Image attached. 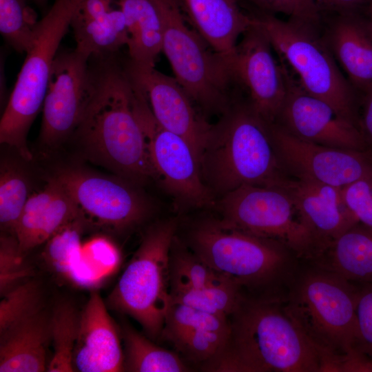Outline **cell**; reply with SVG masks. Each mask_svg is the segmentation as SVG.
I'll return each mask as SVG.
<instances>
[{
  "label": "cell",
  "instance_id": "44dd1931",
  "mask_svg": "<svg viewBox=\"0 0 372 372\" xmlns=\"http://www.w3.org/2000/svg\"><path fill=\"white\" fill-rule=\"evenodd\" d=\"M82 214L76 203L53 176L41 191L30 195L15 226L21 254L43 243Z\"/></svg>",
  "mask_w": 372,
  "mask_h": 372
},
{
  "label": "cell",
  "instance_id": "3957f363",
  "mask_svg": "<svg viewBox=\"0 0 372 372\" xmlns=\"http://www.w3.org/2000/svg\"><path fill=\"white\" fill-rule=\"evenodd\" d=\"M185 245L250 298L282 301L302 261L285 244L235 227L220 218L197 222Z\"/></svg>",
  "mask_w": 372,
  "mask_h": 372
},
{
  "label": "cell",
  "instance_id": "ffe728a7",
  "mask_svg": "<svg viewBox=\"0 0 372 372\" xmlns=\"http://www.w3.org/2000/svg\"><path fill=\"white\" fill-rule=\"evenodd\" d=\"M322 36L349 82L362 94L372 85V27L363 10L335 14Z\"/></svg>",
  "mask_w": 372,
  "mask_h": 372
},
{
  "label": "cell",
  "instance_id": "7402d4cb",
  "mask_svg": "<svg viewBox=\"0 0 372 372\" xmlns=\"http://www.w3.org/2000/svg\"><path fill=\"white\" fill-rule=\"evenodd\" d=\"M184 17L207 44L229 61L251 21L238 0H176Z\"/></svg>",
  "mask_w": 372,
  "mask_h": 372
},
{
  "label": "cell",
  "instance_id": "277c9868",
  "mask_svg": "<svg viewBox=\"0 0 372 372\" xmlns=\"http://www.w3.org/2000/svg\"><path fill=\"white\" fill-rule=\"evenodd\" d=\"M199 165L203 180L216 200L242 185L277 186L287 176L269 123L245 98L236 96L212 124Z\"/></svg>",
  "mask_w": 372,
  "mask_h": 372
},
{
  "label": "cell",
  "instance_id": "d6986e66",
  "mask_svg": "<svg viewBox=\"0 0 372 372\" xmlns=\"http://www.w3.org/2000/svg\"><path fill=\"white\" fill-rule=\"evenodd\" d=\"M75 371H124V355L116 327L98 293L92 292L79 315L73 353Z\"/></svg>",
  "mask_w": 372,
  "mask_h": 372
},
{
  "label": "cell",
  "instance_id": "6da1fadb",
  "mask_svg": "<svg viewBox=\"0 0 372 372\" xmlns=\"http://www.w3.org/2000/svg\"><path fill=\"white\" fill-rule=\"evenodd\" d=\"M125 59L120 52L90 58V95L72 136L91 161L141 185L154 179V173L134 110Z\"/></svg>",
  "mask_w": 372,
  "mask_h": 372
},
{
  "label": "cell",
  "instance_id": "ab89813d",
  "mask_svg": "<svg viewBox=\"0 0 372 372\" xmlns=\"http://www.w3.org/2000/svg\"><path fill=\"white\" fill-rule=\"evenodd\" d=\"M82 257L101 278L112 271L120 260L116 246L101 237L92 239L83 247Z\"/></svg>",
  "mask_w": 372,
  "mask_h": 372
},
{
  "label": "cell",
  "instance_id": "603a6c76",
  "mask_svg": "<svg viewBox=\"0 0 372 372\" xmlns=\"http://www.w3.org/2000/svg\"><path fill=\"white\" fill-rule=\"evenodd\" d=\"M229 332L228 317L182 305L170 317L165 339L185 358L203 364L220 351Z\"/></svg>",
  "mask_w": 372,
  "mask_h": 372
},
{
  "label": "cell",
  "instance_id": "8fae6325",
  "mask_svg": "<svg viewBox=\"0 0 372 372\" xmlns=\"http://www.w3.org/2000/svg\"><path fill=\"white\" fill-rule=\"evenodd\" d=\"M132 81L133 107L145 138L154 180L180 210L214 207L216 198L203 180L192 147L159 123L144 94Z\"/></svg>",
  "mask_w": 372,
  "mask_h": 372
},
{
  "label": "cell",
  "instance_id": "5b68a950",
  "mask_svg": "<svg viewBox=\"0 0 372 372\" xmlns=\"http://www.w3.org/2000/svg\"><path fill=\"white\" fill-rule=\"evenodd\" d=\"M358 285L307 260L282 301L288 314L323 355L355 349Z\"/></svg>",
  "mask_w": 372,
  "mask_h": 372
},
{
  "label": "cell",
  "instance_id": "8992f818",
  "mask_svg": "<svg viewBox=\"0 0 372 372\" xmlns=\"http://www.w3.org/2000/svg\"><path fill=\"white\" fill-rule=\"evenodd\" d=\"M251 14L266 34L280 61L301 87L358 127V92L341 72L320 28L291 19L283 21L258 10Z\"/></svg>",
  "mask_w": 372,
  "mask_h": 372
},
{
  "label": "cell",
  "instance_id": "7a4b0ae2",
  "mask_svg": "<svg viewBox=\"0 0 372 372\" xmlns=\"http://www.w3.org/2000/svg\"><path fill=\"white\" fill-rule=\"evenodd\" d=\"M220 351L203 364L218 372H320L319 354L281 301L243 297Z\"/></svg>",
  "mask_w": 372,
  "mask_h": 372
},
{
  "label": "cell",
  "instance_id": "ba28073f",
  "mask_svg": "<svg viewBox=\"0 0 372 372\" xmlns=\"http://www.w3.org/2000/svg\"><path fill=\"white\" fill-rule=\"evenodd\" d=\"M163 46L174 78L204 115L223 114L235 97L228 61L187 24L176 0H156Z\"/></svg>",
  "mask_w": 372,
  "mask_h": 372
},
{
  "label": "cell",
  "instance_id": "60d3db41",
  "mask_svg": "<svg viewBox=\"0 0 372 372\" xmlns=\"http://www.w3.org/2000/svg\"><path fill=\"white\" fill-rule=\"evenodd\" d=\"M372 0H313L322 12L343 14L362 11Z\"/></svg>",
  "mask_w": 372,
  "mask_h": 372
},
{
  "label": "cell",
  "instance_id": "e0dca14e",
  "mask_svg": "<svg viewBox=\"0 0 372 372\" xmlns=\"http://www.w3.org/2000/svg\"><path fill=\"white\" fill-rule=\"evenodd\" d=\"M130 76L144 94L159 123L184 138L199 161L201 150L212 126L185 91L171 77L154 67H141L125 59Z\"/></svg>",
  "mask_w": 372,
  "mask_h": 372
},
{
  "label": "cell",
  "instance_id": "9c48e42d",
  "mask_svg": "<svg viewBox=\"0 0 372 372\" xmlns=\"http://www.w3.org/2000/svg\"><path fill=\"white\" fill-rule=\"evenodd\" d=\"M178 220L152 224L108 296L109 306L136 320L152 338L161 335L172 304L169 256Z\"/></svg>",
  "mask_w": 372,
  "mask_h": 372
},
{
  "label": "cell",
  "instance_id": "30bf717a",
  "mask_svg": "<svg viewBox=\"0 0 372 372\" xmlns=\"http://www.w3.org/2000/svg\"><path fill=\"white\" fill-rule=\"evenodd\" d=\"M227 223L257 236L278 240L301 260H309L317 246L292 199L277 186L242 185L216 200Z\"/></svg>",
  "mask_w": 372,
  "mask_h": 372
},
{
  "label": "cell",
  "instance_id": "836d02e7",
  "mask_svg": "<svg viewBox=\"0 0 372 372\" xmlns=\"http://www.w3.org/2000/svg\"><path fill=\"white\" fill-rule=\"evenodd\" d=\"M85 220L82 213L46 242L43 254L47 261L56 271L68 277L82 258L81 238Z\"/></svg>",
  "mask_w": 372,
  "mask_h": 372
},
{
  "label": "cell",
  "instance_id": "b9f144b4",
  "mask_svg": "<svg viewBox=\"0 0 372 372\" xmlns=\"http://www.w3.org/2000/svg\"><path fill=\"white\" fill-rule=\"evenodd\" d=\"M362 96V113L358 118V127L368 148L372 150V85Z\"/></svg>",
  "mask_w": 372,
  "mask_h": 372
},
{
  "label": "cell",
  "instance_id": "f546056e",
  "mask_svg": "<svg viewBox=\"0 0 372 372\" xmlns=\"http://www.w3.org/2000/svg\"><path fill=\"white\" fill-rule=\"evenodd\" d=\"M169 270L170 291L200 288L229 280L201 260L176 236L171 247Z\"/></svg>",
  "mask_w": 372,
  "mask_h": 372
},
{
  "label": "cell",
  "instance_id": "d590c367",
  "mask_svg": "<svg viewBox=\"0 0 372 372\" xmlns=\"http://www.w3.org/2000/svg\"><path fill=\"white\" fill-rule=\"evenodd\" d=\"M23 256L19 249L16 237L3 235L0 240V292L3 296L19 285L29 273L22 262Z\"/></svg>",
  "mask_w": 372,
  "mask_h": 372
},
{
  "label": "cell",
  "instance_id": "ee69618b",
  "mask_svg": "<svg viewBox=\"0 0 372 372\" xmlns=\"http://www.w3.org/2000/svg\"><path fill=\"white\" fill-rule=\"evenodd\" d=\"M35 4L39 8H43L45 7L49 0H32Z\"/></svg>",
  "mask_w": 372,
  "mask_h": 372
},
{
  "label": "cell",
  "instance_id": "f1b7e54d",
  "mask_svg": "<svg viewBox=\"0 0 372 372\" xmlns=\"http://www.w3.org/2000/svg\"><path fill=\"white\" fill-rule=\"evenodd\" d=\"M172 303H182L214 315L229 317L244 297L232 282L225 280L200 288L171 290Z\"/></svg>",
  "mask_w": 372,
  "mask_h": 372
},
{
  "label": "cell",
  "instance_id": "1f68e13d",
  "mask_svg": "<svg viewBox=\"0 0 372 372\" xmlns=\"http://www.w3.org/2000/svg\"><path fill=\"white\" fill-rule=\"evenodd\" d=\"M28 0H0V32L15 51L27 53L32 46L39 21Z\"/></svg>",
  "mask_w": 372,
  "mask_h": 372
},
{
  "label": "cell",
  "instance_id": "cb8c5ba5",
  "mask_svg": "<svg viewBox=\"0 0 372 372\" xmlns=\"http://www.w3.org/2000/svg\"><path fill=\"white\" fill-rule=\"evenodd\" d=\"M50 319L41 309L0 333L1 372L47 371Z\"/></svg>",
  "mask_w": 372,
  "mask_h": 372
},
{
  "label": "cell",
  "instance_id": "4dcf8cb0",
  "mask_svg": "<svg viewBox=\"0 0 372 372\" xmlns=\"http://www.w3.org/2000/svg\"><path fill=\"white\" fill-rule=\"evenodd\" d=\"M79 315L68 303L56 307L50 318L54 353L48 362L50 372L74 371L73 353L76 341Z\"/></svg>",
  "mask_w": 372,
  "mask_h": 372
},
{
  "label": "cell",
  "instance_id": "52a82bcc",
  "mask_svg": "<svg viewBox=\"0 0 372 372\" xmlns=\"http://www.w3.org/2000/svg\"><path fill=\"white\" fill-rule=\"evenodd\" d=\"M83 0H55L39 21L32 46L18 74L0 121V142L30 161L27 136L42 110L51 68L72 18Z\"/></svg>",
  "mask_w": 372,
  "mask_h": 372
},
{
  "label": "cell",
  "instance_id": "f35d334b",
  "mask_svg": "<svg viewBox=\"0 0 372 372\" xmlns=\"http://www.w3.org/2000/svg\"><path fill=\"white\" fill-rule=\"evenodd\" d=\"M355 349L372 359V283L358 285Z\"/></svg>",
  "mask_w": 372,
  "mask_h": 372
},
{
  "label": "cell",
  "instance_id": "9a60e30c",
  "mask_svg": "<svg viewBox=\"0 0 372 372\" xmlns=\"http://www.w3.org/2000/svg\"><path fill=\"white\" fill-rule=\"evenodd\" d=\"M90 58L76 48L58 51L42 107L41 143L58 146L77 128L91 91Z\"/></svg>",
  "mask_w": 372,
  "mask_h": 372
},
{
  "label": "cell",
  "instance_id": "d4e9b609",
  "mask_svg": "<svg viewBox=\"0 0 372 372\" xmlns=\"http://www.w3.org/2000/svg\"><path fill=\"white\" fill-rule=\"evenodd\" d=\"M308 261L353 283H372V228L354 225Z\"/></svg>",
  "mask_w": 372,
  "mask_h": 372
},
{
  "label": "cell",
  "instance_id": "83f0119b",
  "mask_svg": "<svg viewBox=\"0 0 372 372\" xmlns=\"http://www.w3.org/2000/svg\"><path fill=\"white\" fill-rule=\"evenodd\" d=\"M124 371L133 372H183L188 368L178 355L156 345L148 338L124 324Z\"/></svg>",
  "mask_w": 372,
  "mask_h": 372
},
{
  "label": "cell",
  "instance_id": "ac0fdd59",
  "mask_svg": "<svg viewBox=\"0 0 372 372\" xmlns=\"http://www.w3.org/2000/svg\"><path fill=\"white\" fill-rule=\"evenodd\" d=\"M277 187L289 194L312 234L317 246L313 258L332 240L359 223L344 202L342 188L289 176Z\"/></svg>",
  "mask_w": 372,
  "mask_h": 372
},
{
  "label": "cell",
  "instance_id": "484cf974",
  "mask_svg": "<svg viewBox=\"0 0 372 372\" xmlns=\"http://www.w3.org/2000/svg\"><path fill=\"white\" fill-rule=\"evenodd\" d=\"M127 27L128 58L141 67H154L162 52L163 23L156 0H115Z\"/></svg>",
  "mask_w": 372,
  "mask_h": 372
},
{
  "label": "cell",
  "instance_id": "74e56055",
  "mask_svg": "<svg viewBox=\"0 0 372 372\" xmlns=\"http://www.w3.org/2000/svg\"><path fill=\"white\" fill-rule=\"evenodd\" d=\"M344 202L358 223L372 228V176L342 188Z\"/></svg>",
  "mask_w": 372,
  "mask_h": 372
},
{
  "label": "cell",
  "instance_id": "7c38bea8",
  "mask_svg": "<svg viewBox=\"0 0 372 372\" xmlns=\"http://www.w3.org/2000/svg\"><path fill=\"white\" fill-rule=\"evenodd\" d=\"M54 176L76 203L85 220L123 231L142 223L152 203L139 185L78 167L59 169Z\"/></svg>",
  "mask_w": 372,
  "mask_h": 372
},
{
  "label": "cell",
  "instance_id": "2e32d148",
  "mask_svg": "<svg viewBox=\"0 0 372 372\" xmlns=\"http://www.w3.org/2000/svg\"><path fill=\"white\" fill-rule=\"evenodd\" d=\"M280 63L287 92L275 123L307 142L341 149H369L357 125L340 116L327 103L307 92Z\"/></svg>",
  "mask_w": 372,
  "mask_h": 372
},
{
  "label": "cell",
  "instance_id": "e575fe53",
  "mask_svg": "<svg viewBox=\"0 0 372 372\" xmlns=\"http://www.w3.org/2000/svg\"><path fill=\"white\" fill-rule=\"evenodd\" d=\"M1 297L0 333L41 309L39 292L32 282H21Z\"/></svg>",
  "mask_w": 372,
  "mask_h": 372
},
{
  "label": "cell",
  "instance_id": "7bdbcfd3",
  "mask_svg": "<svg viewBox=\"0 0 372 372\" xmlns=\"http://www.w3.org/2000/svg\"><path fill=\"white\" fill-rule=\"evenodd\" d=\"M363 12L372 27V1L363 10Z\"/></svg>",
  "mask_w": 372,
  "mask_h": 372
},
{
  "label": "cell",
  "instance_id": "4fadbf2b",
  "mask_svg": "<svg viewBox=\"0 0 372 372\" xmlns=\"http://www.w3.org/2000/svg\"><path fill=\"white\" fill-rule=\"evenodd\" d=\"M277 156L289 176L342 188L372 176V150H355L307 142L269 123Z\"/></svg>",
  "mask_w": 372,
  "mask_h": 372
},
{
  "label": "cell",
  "instance_id": "d6a6232c",
  "mask_svg": "<svg viewBox=\"0 0 372 372\" xmlns=\"http://www.w3.org/2000/svg\"><path fill=\"white\" fill-rule=\"evenodd\" d=\"M28 182L16 164L3 161L0 169V223L13 235L15 226L29 195Z\"/></svg>",
  "mask_w": 372,
  "mask_h": 372
},
{
  "label": "cell",
  "instance_id": "5bb4252c",
  "mask_svg": "<svg viewBox=\"0 0 372 372\" xmlns=\"http://www.w3.org/2000/svg\"><path fill=\"white\" fill-rule=\"evenodd\" d=\"M251 17L229 62V70L234 87L245 92L246 101L266 122L273 123L287 92L285 72L266 34Z\"/></svg>",
  "mask_w": 372,
  "mask_h": 372
},
{
  "label": "cell",
  "instance_id": "4316f807",
  "mask_svg": "<svg viewBox=\"0 0 372 372\" xmlns=\"http://www.w3.org/2000/svg\"><path fill=\"white\" fill-rule=\"evenodd\" d=\"M70 27L76 41V50L89 58L118 54L128 43L125 16L118 6L95 19L71 22Z\"/></svg>",
  "mask_w": 372,
  "mask_h": 372
},
{
  "label": "cell",
  "instance_id": "8d00e7d4",
  "mask_svg": "<svg viewBox=\"0 0 372 372\" xmlns=\"http://www.w3.org/2000/svg\"><path fill=\"white\" fill-rule=\"evenodd\" d=\"M258 11L273 14L281 13L289 19L320 28L322 13L313 0H247Z\"/></svg>",
  "mask_w": 372,
  "mask_h": 372
}]
</instances>
